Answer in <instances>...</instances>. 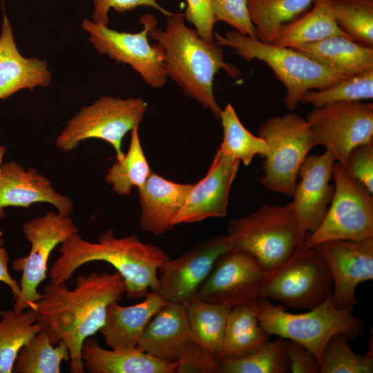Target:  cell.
<instances>
[{
    "label": "cell",
    "instance_id": "6da1fadb",
    "mask_svg": "<svg viewBox=\"0 0 373 373\" xmlns=\"http://www.w3.org/2000/svg\"><path fill=\"white\" fill-rule=\"evenodd\" d=\"M126 292L117 272L93 271L79 275L76 287L66 283H48L35 304L38 322L53 345L65 342L70 353L69 370L84 373L82 347L104 325L108 305L119 301Z\"/></svg>",
    "mask_w": 373,
    "mask_h": 373
},
{
    "label": "cell",
    "instance_id": "7a4b0ae2",
    "mask_svg": "<svg viewBox=\"0 0 373 373\" xmlns=\"http://www.w3.org/2000/svg\"><path fill=\"white\" fill-rule=\"evenodd\" d=\"M145 16L148 36L156 41L162 53L167 77L219 119L222 109L213 94L215 75L222 69L230 77L237 78L240 75L238 68L224 61L222 47L216 41H207L186 26L183 14L168 16L164 30L156 28L154 16Z\"/></svg>",
    "mask_w": 373,
    "mask_h": 373
},
{
    "label": "cell",
    "instance_id": "3957f363",
    "mask_svg": "<svg viewBox=\"0 0 373 373\" xmlns=\"http://www.w3.org/2000/svg\"><path fill=\"white\" fill-rule=\"evenodd\" d=\"M59 252L49 269L50 283H66L85 264L104 261L123 278L128 299H139L155 291L159 271L170 258L161 248L140 241L135 234L117 237L111 229L97 242L88 241L75 233L60 245Z\"/></svg>",
    "mask_w": 373,
    "mask_h": 373
},
{
    "label": "cell",
    "instance_id": "277c9868",
    "mask_svg": "<svg viewBox=\"0 0 373 373\" xmlns=\"http://www.w3.org/2000/svg\"><path fill=\"white\" fill-rule=\"evenodd\" d=\"M256 312L267 334L301 344L320 363L323 349L334 335L343 334L351 340L359 337L365 329L363 321L353 315V310L334 305L331 291L321 303L304 313H290L266 298L257 299Z\"/></svg>",
    "mask_w": 373,
    "mask_h": 373
},
{
    "label": "cell",
    "instance_id": "5b68a950",
    "mask_svg": "<svg viewBox=\"0 0 373 373\" xmlns=\"http://www.w3.org/2000/svg\"><path fill=\"white\" fill-rule=\"evenodd\" d=\"M221 47H229L245 60L264 61L286 89L284 104L294 111L302 96L308 90L325 88L348 76L335 73L321 64L289 47L272 44L244 35L236 30L224 35L214 33Z\"/></svg>",
    "mask_w": 373,
    "mask_h": 373
},
{
    "label": "cell",
    "instance_id": "8992f818",
    "mask_svg": "<svg viewBox=\"0 0 373 373\" xmlns=\"http://www.w3.org/2000/svg\"><path fill=\"white\" fill-rule=\"evenodd\" d=\"M227 236L233 249L251 255L265 271L285 260L305 240L290 202L264 204L247 216L231 219Z\"/></svg>",
    "mask_w": 373,
    "mask_h": 373
},
{
    "label": "cell",
    "instance_id": "52a82bcc",
    "mask_svg": "<svg viewBox=\"0 0 373 373\" xmlns=\"http://www.w3.org/2000/svg\"><path fill=\"white\" fill-rule=\"evenodd\" d=\"M147 103L140 97L121 98L102 95L82 108L66 124L55 140L64 152L76 149L83 141L99 139L113 148L116 160H121L122 140L142 121Z\"/></svg>",
    "mask_w": 373,
    "mask_h": 373
},
{
    "label": "cell",
    "instance_id": "ba28073f",
    "mask_svg": "<svg viewBox=\"0 0 373 373\" xmlns=\"http://www.w3.org/2000/svg\"><path fill=\"white\" fill-rule=\"evenodd\" d=\"M258 134L269 148L260 182L267 190L292 197L300 167L316 146L306 119L294 113L272 116Z\"/></svg>",
    "mask_w": 373,
    "mask_h": 373
},
{
    "label": "cell",
    "instance_id": "9c48e42d",
    "mask_svg": "<svg viewBox=\"0 0 373 373\" xmlns=\"http://www.w3.org/2000/svg\"><path fill=\"white\" fill-rule=\"evenodd\" d=\"M332 285L325 262L314 248L303 243L283 262L265 271L258 298L309 310L325 300Z\"/></svg>",
    "mask_w": 373,
    "mask_h": 373
},
{
    "label": "cell",
    "instance_id": "30bf717a",
    "mask_svg": "<svg viewBox=\"0 0 373 373\" xmlns=\"http://www.w3.org/2000/svg\"><path fill=\"white\" fill-rule=\"evenodd\" d=\"M334 191L318 227L306 236L308 247L331 240H363L373 238L372 193L350 177L338 162L333 167Z\"/></svg>",
    "mask_w": 373,
    "mask_h": 373
},
{
    "label": "cell",
    "instance_id": "8fae6325",
    "mask_svg": "<svg viewBox=\"0 0 373 373\" xmlns=\"http://www.w3.org/2000/svg\"><path fill=\"white\" fill-rule=\"evenodd\" d=\"M22 231L30 249L27 256L12 262V269L21 272L20 296L13 306L18 312L34 309L41 294L37 288L46 278L50 255L57 245L77 233L78 229L70 216L48 211L24 222Z\"/></svg>",
    "mask_w": 373,
    "mask_h": 373
},
{
    "label": "cell",
    "instance_id": "7c38bea8",
    "mask_svg": "<svg viewBox=\"0 0 373 373\" xmlns=\"http://www.w3.org/2000/svg\"><path fill=\"white\" fill-rule=\"evenodd\" d=\"M306 121L316 145L325 147L345 167L355 146L373 140V104L338 102L314 108Z\"/></svg>",
    "mask_w": 373,
    "mask_h": 373
},
{
    "label": "cell",
    "instance_id": "4fadbf2b",
    "mask_svg": "<svg viewBox=\"0 0 373 373\" xmlns=\"http://www.w3.org/2000/svg\"><path fill=\"white\" fill-rule=\"evenodd\" d=\"M140 23L143 29L135 33L119 32L88 19H84L81 26L99 54L131 66L149 86L160 88L168 79L163 57L157 46L149 41V23L145 15Z\"/></svg>",
    "mask_w": 373,
    "mask_h": 373
},
{
    "label": "cell",
    "instance_id": "5bb4252c",
    "mask_svg": "<svg viewBox=\"0 0 373 373\" xmlns=\"http://www.w3.org/2000/svg\"><path fill=\"white\" fill-rule=\"evenodd\" d=\"M264 272L251 255L232 249L218 258L195 297L229 309L255 303Z\"/></svg>",
    "mask_w": 373,
    "mask_h": 373
},
{
    "label": "cell",
    "instance_id": "9a60e30c",
    "mask_svg": "<svg viewBox=\"0 0 373 373\" xmlns=\"http://www.w3.org/2000/svg\"><path fill=\"white\" fill-rule=\"evenodd\" d=\"M227 235L211 237L161 267L154 292L168 302L186 305L210 274L216 260L232 249Z\"/></svg>",
    "mask_w": 373,
    "mask_h": 373
},
{
    "label": "cell",
    "instance_id": "2e32d148",
    "mask_svg": "<svg viewBox=\"0 0 373 373\" xmlns=\"http://www.w3.org/2000/svg\"><path fill=\"white\" fill-rule=\"evenodd\" d=\"M312 248L325 262L330 273L334 305L353 310L356 304V287L373 279V238L359 241L331 240Z\"/></svg>",
    "mask_w": 373,
    "mask_h": 373
},
{
    "label": "cell",
    "instance_id": "e0dca14e",
    "mask_svg": "<svg viewBox=\"0 0 373 373\" xmlns=\"http://www.w3.org/2000/svg\"><path fill=\"white\" fill-rule=\"evenodd\" d=\"M334 156L327 151L322 154L308 155L300 171L292 195L291 209L301 236L305 238L313 232L325 217L333 198Z\"/></svg>",
    "mask_w": 373,
    "mask_h": 373
},
{
    "label": "cell",
    "instance_id": "ac0fdd59",
    "mask_svg": "<svg viewBox=\"0 0 373 373\" xmlns=\"http://www.w3.org/2000/svg\"><path fill=\"white\" fill-rule=\"evenodd\" d=\"M240 163L218 149L205 176L192 184L175 219V225L226 216L231 188Z\"/></svg>",
    "mask_w": 373,
    "mask_h": 373
},
{
    "label": "cell",
    "instance_id": "d6986e66",
    "mask_svg": "<svg viewBox=\"0 0 373 373\" xmlns=\"http://www.w3.org/2000/svg\"><path fill=\"white\" fill-rule=\"evenodd\" d=\"M36 203L53 205L57 212L70 216L74 204L68 195L56 191L50 180L32 168L26 169L16 162L2 164L0 172V221L8 207L28 209Z\"/></svg>",
    "mask_w": 373,
    "mask_h": 373
},
{
    "label": "cell",
    "instance_id": "ffe728a7",
    "mask_svg": "<svg viewBox=\"0 0 373 373\" xmlns=\"http://www.w3.org/2000/svg\"><path fill=\"white\" fill-rule=\"evenodd\" d=\"M52 73L48 62L23 57L17 48L12 26L4 10L0 34V100L23 90L48 87Z\"/></svg>",
    "mask_w": 373,
    "mask_h": 373
},
{
    "label": "cell",
    "instance_id": "44dd1931",
    "mask_svg": "<svg viewBox=\"0 0 373 373\" xmlns=\"http://www.w3.org/2000/svg\"><path fill=\"white\" fill-rule=\"evenodd\" d=\"M190 341L185 305L166 301L147 323L136 347L155 358L178 362Z\"/></svg>",
    "mask_w": 373,
    "mask_h": 373
},
{
    "label": "cell",
    "instance_id": "7402d4cb",
    "mask_svg": "<svg viewBox=\"0 0 373 373\" xmlns=\"http://www.w3.org/2000/svg\"><path fill=\"white\" fill-rule=\"evenodd\" d=\"M192 184H181L152 172L138 189L141 228L154 236L171 230L184 206Z\"/></svg>",
    "mask_w": 373,
    "mask_h": 373
},
{
    "label": "cell",
    "instance_id": "603a6c76",
    "mask_svg": "<svg viewBox=\"0 0 373 373\" xmlns=\"http://www.w3.org/2000/svg\"><path fill=\"white\" fill-rule=\"evenodd\" d=\"M166 303L152 291L133 305L122 306L114 301L108 305L99 332L111 349L135 347L149 321Z\"/></svg>",
    "mask_w": 373,
    "mask_h": 373
},
{
    "label": "cell",
    "instance_id": "cb8c5ba5",
    "mask_svg": "<svg viewBox=\"0 0 373 373\" xmlns=\"http://www.w3.org/2000/svg\"><path fill=\"white\" fill-rule=\"evenodd\" d=\"M82 358L90 373H175L178 366V362L155 358L136 347L104 349L91 338L82 345Z\"/></svg>",
    "mask_w": 373,
    "mask_h": 373
},
{
    "label": "cell",
    "instance_id": "d4e9b609",
    "mask_svg": "<svg viewBox=\"0 0 373 373\" xmlns=\"http://www.w3.org/2000/svg\"><path fill=\"white\" fill-rule=\"evenodd\" d=\"M292 48L343 76L354 75L373 68V48L363 46L343 36H333Z\"/></svg>",
    "mask_w": 373,
    "mask_h": 373
},
{
    "label": "cell",
    "instance_id": "484cf974",
    "mask_svg": "<svg viewBox=\"0 0 373 373\" xmlns=\"http://www.w3.org/2000/svg\"><path fill=\"white\" fill-rule=\"evenodd\" d=\"M312 5L313 7L309 11L283 24L270 44L293 48L333 36L350 38L337 25L330 0H314Z\"/></svg>",
    "mask_w": 373,
    "mask_h": 373
},
{
    "label": "cell",
    "instance_id": "4316f807",
    "mask_svg": "<svg viewBox=\"0 0 373 373\" xmlns=\"http://www.w3.org/2000/svg\"><path fill=\"white\" fill-rule=\"evenodd\" d=\"M269 336L259 323L256 302L231 309L219 358L226 361L245 356L267 343Z\"/></svg>",
    "mask_w": 373,
    "mask_h": 373
},
{
    "label": "cell",
    "instance_id": "83f0119b",
    "mask_svg": "<svg viewBox=\"0 0 373 373\" xmlns=\"http://www.w3.org/2000/svg\"><path fill=\"white\" fill-rule=\"evenodd\" d=\"M0 373H12L21 348L41 330L34 309L0 310Z\"/></svg>",
    "mask_w": 373,
    "mask_h": 373
},
{
    "label": "cell",
    "instance_id": "f1b7e54d",
    "mask_svg": "<svg viewBox=\"0 0 373 373\" xmlns=\"http://www.w3.org/2000/svg\"><path fill=\"white\" fill-rule=\"evenodd\" d=\"M191 341L219 357L228 314L231 309L196 297L185 305Z\"/></svg>",
    "mask_w": 373,
    "mask_h": 373
},
{
    "label": "cell",
    "instance_id": "f546056e",
    "mask_svg": "<svg viewBox=\"0 0 373 373\" xmlns=\"http://www.w3.org/2000/svg\"><path fill=\"white\" fill-rule=\"evenodd\" d=\"M257 38L270 43L278 29L305 12L314 0H247Z\"/></svg>",
    "mask_w": 373,
    "mask_h": 373
},
{
    "label": "cell",
    "instance_id": "4dcf8cb0",
    "mask_svg": "<svg viewBox=\"0 0 373 373\" xmlns=\"http://www.w3.org/2000/svg\"><path fill=\"white\" fill-rule=\"evenodd\" d=\"M138 127L131 131L127 152L112 164L105 175L106 182L121 196L130 195L134 188L140 189L152 173L140 142Z\"/></svg>",
    "mask_w": 373,
    "mask_h": 373
},
{
    "label": "cell",
    "instance_id": "1f68e13d",
    "mask_svg": "<svg viewBox=\"0 0 373 373\" xmlns=\"http://www.w3.org/2000/svg\"><path fill=\"white\" fill-rule=\"evenodd\" d=\"M219 119L223 138L218 149L224 154L249 166L256 155L264 157L268 153L269 148L266 141L244 126L231 104L222 109Z\"/></svg>",
    "mask_w": 373,
    "mask_h": 373
},
{
    "label": "cell",
    "instance_id": "d6a6232c",
    "mask_svg": "<svg viewBox=\"0 0 373 373\" xmlns=\"http://www.w3.org/2000/svg\"><path fill=\"white\" fill-rule=\"evenodd\" d=\"M69 360L70 353L66 343L60 341L54 347L47 334L41 329L21 348L12 372L60 373L61 362Z\"/></svg>",
    "mask_w": 373,
    "mask_h": 373
},
{
    "label": "cell",
    "instance_id": "836d02e7",
    "mask_svg": "<svg viewBox=\"0 0 373 373\" xmlns=\"http://www.w3.org/2000/svg\"><path fill=\"white\" fill-rule=\"evenodd\" d=\"M287 341L278 338L269 341L254 352L233 360L221 361L219 373H286L289 361Z\"/></svg>",
    "mask_w": 373,
    "mask_h": 373
},
{
    "label": "cell",
    "instance_id": "e575fe53",
    "mask_svg": "<svg viewBox=\"0 0 373 373\" xmlns=\"http://www.w3.org/2000/svg\"><path fill=\"white\" fill-rule=\"evenodd\" d=\"M334 19L351 39L373 48V1L330 0Z\"/></svg>",
    "mask_w": 373,
    "mask_h": 373
},
{
    "label": "cell",
    "instance_id": "d590c367",
    "mask_svg": "<svg viewBox=\"0 0 373 373\" xmlns=\"http://www.w3.org/2000/svg\"><path fill=\"white\" fill-rule=\"evenodd\" d=\"M373 98V68L341 79L318 90L306 92L300 102L314 107L338 102H359Z\"/></svg>",
    "mask_w": 373,
    "mask_h": 373
},
{
    "label": "cell",
    "instance_id": "8d00e7d4",
    "mask_svg": "<svg viewBox=\"0 0 373 373\" xmlns=\"http://www.w3.org/2000/svg\"><path fill=\"white\" fill-rule=\"evenodd\" d=\"M350 339L345 334L334 335L325 346L321 359V373H372V341L365 355L352 349Z\"/></svg>",
    "mask_w": 373,
    "mask_h": 373
},
{
    "label": "cell",
    "instance_id": "74e56055",
    "mask_svg": "<svg viewBox=\"0 0 373 373\" xmlns=\"http://www.w3.org/2000/svg\"><path fill=\"white\" fill-rule=\"evenodd\" d=\"M212 8L217 21H224L242 35L257 38L247 0H212Z\"/></svg>",
    "mask_w": 373,
    "mask_h": 373
},
{
    "label": "cell",
    "instance_id": "f35d334b",
    "mask_svg": "<svg viewBox=\"0 0 373 373\" xmlns=\"http://www.w3.org/2000/svg\"><path fill=\"white\" fill-rule=\"evenodd\" d=\"M221 359L190 341L178 361L175 373H219Z\"/></svg>",
    "mask_w": 373,
    "mask_h": 373
},
{
    "label": "cell",
    "instance_id": "ab89813d",
    "mask_svg": "<svg viewBox=\"0 0 373 373\" xmlns=\"http://www.w3.org/2000/svg\"><path fill=\"white\" fill-rule=\"evenodd\" d=\"M344 169L350 177L373 193V140L353 148Z\"/></svg>",
    "mask_w": 373,
    "mask_h": 373
},
{
    "label": "cell",
    "instance_id": "60d3db41",
    "mask_svg": "<svg viewBox=\"0 0 373 373\" xmlns=\"http://www.w3.org/2000/svg\"><path fill=\"white\" fill-rule=\"evenodd\" d=\"M185 20L191 23L195 31L204 40L213 41V28L217 22L212 8V0H186Z\"/></svg>",
    "mask_w": 373,
    "mask_h": 373
},
{
    "label": "cell",
    "instance_id": "b9f144b4",
    "mask_svg": "<svg viewBox=\"0 0 373 373\" xmlns=\"http://www.w3.org/2000/svg\"><path fill=\"white\" fill-rule=\"evenodd\" d=\"M139 6L151 7L166 17L173 13L162 7L157 0H93L92 21L96 23L108 26V13L111 9L123 14Z\"/></svg>",
    "mask_w": 373,
    "mask_h": 373
},
{
    "label": "cell",
    "instance_id": "7bdbcfd3",
    "mask_svg": "<svg viewBox=\"0 0 373 373\" xmlns=\"http://www.w3.org/2000/svg\"><path fill=\"white\" fill-rule=\"evenodd\" d=\"M286 352L292 373H321L319 361L305 346L288 340Z\"/></svg>",
    "mask_w": 373,
    "mask_h": 373
},
{
    "label": "cell",
    "instance_id": "ee69618b",
    "mask_svg": "<svg viewBox=\"0 0 373 373\" xmlns=\"http://www.w3.org/2000/svg\"><path fill=\"white\" fill-rule=\"evenodd\" d=\"M10 255L5 247V242L0 234V283L6 284L11 290L13 300L16 301L20 296V287L8 270Z\"/></svg>",
    "mask_w": 373,
    "mask_h": 373
},
{
    "label": "cell",
    "instance_id": "f6af8a7d",
    "mask_svg": "<svg viewBox=\"0 0 373 373\" xmlns=\"http://www.w3.org/2000/svg\"><path fill=\"white\" fill-rule=\"evenodd\" d=\"M6 147L4 146H0V172H1V168L2 166V162L3 158L4 157L5 153H6Z\"/></svg>",
    "mask_w": 373,
    "mask_h": 373
},
{
    "label": "cell",
    "instance_id": "bcb514c9",
    "mask_svg": "<svg viewBox=\"0 0 373 373\" xmlns=\"http://www.w3.org/2000/svg\"><path fill=\"white\" fill-rule=\"evenodd\" d=\"M0 318H1V314H0Z\"/></svg>",
    "mask_w": 373,
    "mask_h": 373
},
{
    "label": "cell",
    "instance_id": "7dc6e473",
    "mask_svg": "<svg viewBox=\"0 0 373 373\" xmlns=\"http://www.w3.org/2000/svg\"><path fill=\"white\" fill-rule=\"evenodd\" d=\"M373 1V0H372Z\"/></svg>",
    "mask_w": 373,
    "mask_h": 373
}]
</instances>
